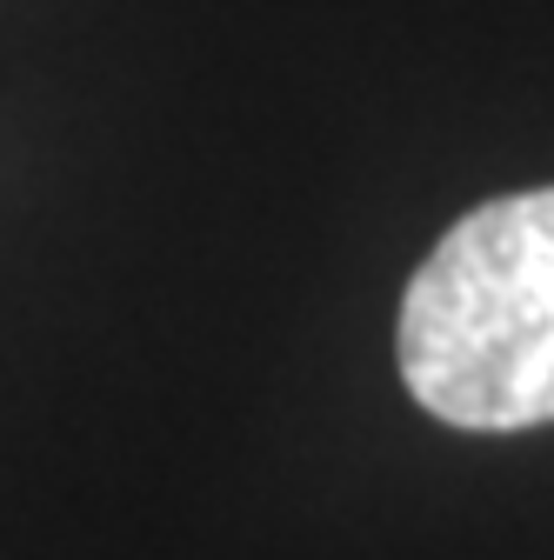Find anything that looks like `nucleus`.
<instances>
[{
  "label": "nucleus",
  "instance_id": "nucleus-1",
  "mask_svg": "<svg viewBox=\"0 0 554 560\" xmlns=\"http://www.w3.org/2000/svg\"><path fill=\"white\" fill-rule=\"evenodd\" d=\"M401 381L435 420L521 434L554 420V187L461 214L414 267L394 327Z\"/></svg>",
  "mask_w": 554,
  "mask_h": 560
}]
</instances>
